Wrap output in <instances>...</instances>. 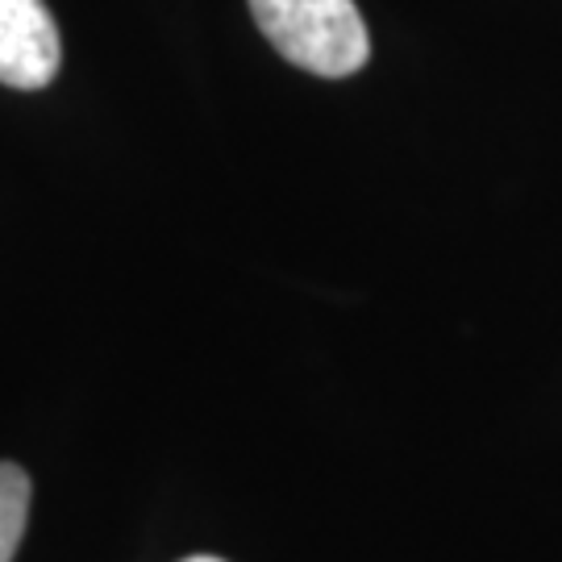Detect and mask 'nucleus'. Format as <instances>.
<instances>
[{
	"label": "nucleus",
	"instance_id": "3",
	"mask_svg": "<svg viewBox=\"0 0 562 562\" xmlns=\"http://www.w3.org/2000/svg\"><path fill=\"white\" fill-rule=\"evenodd\" d=\"M30 517V475L0 459V562H13Z\"/></svg>",
	"mask_w": 562,
	"mask_h": 562
},
{
	"label": "nucleus",
	"instance_id": "4",
	"mask_svg": "<svg viewBox=\"0 0 562 562\" xmlns=\"http://www.w3.org/2000/svg\"><path fill=\"white\" fill-rule=\"evenodd\" d=\"M183 562H225V559H213V554H192V559H183Z\"/></svg>",
	"mask_w": 562,
	"mask_h": 562
},
{
	"label": "nucleus",
	"instance_id": "2",
	"mask_svg": "<svg viewBox=\"0 0 562 562\" xmlns=\"http://www.w3.org/2000/svg\"><path fill=\"white\" fill-rule=\"evenodd\" d=\"M59 59V25L46 0H0V83L21 92L46 88Z\"/></svg>",
	"mask_w": 562,
	"mask_h": 562
},
{
	"label": "nucleus",
	"instance_id": "1",
	"mask_svg": "<svg viewBox=\"0 0 562 562\" xmlns=\"http://www.w3.org/2000/svg\"><path fill=\"white\" fill-rule=\"evenodd\" d=\"M255 25L288 63L341 80L371 59V34L355 0H250Z\"/></svg>",
	"mask_w": 562,
	"mask_h": 562
}]
</instances>
